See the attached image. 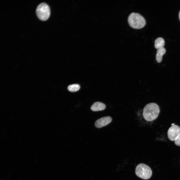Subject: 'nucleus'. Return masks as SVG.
<instances>
[{"instance_id":"obj_5","label":"nucleus","mask_w":180,"mask_h":180,"mask_svg":"<svg viewBox=\"0 0 180 180\" xmlns=\"http://www.w3.org/2000/svg\"><path fill=\"white\" fill-rule=\"evenodd\" d=\"M180 134V127L176 125L172 126L168 132V138L172 141H174Z\"/></svg>"},{"instance_id":"obj_7","label":"nucleus","mask_w":180,"mask_h":180,"mask_svg":"<svg viewBox=\"0 0 180 180\" xmlns=\"http://www.w3.org/2000/svg\"><path fill=\"white\" fill-rule=\"evenodd\" d=\"M106 108V105L100 102L94 103L90 107L91 110L94 111H98L104 110Z\"/></svg>"},{"instance_id":"obj_4","label":"nucleus","mask_w":180,"mask_h":180,"mask_svg":"<svg viewBox=\"0 0 180 180\" xmlns=\"http://www.w3.org/2000/svg\"><path fill=\"white\" fill-rule=\"evenodd\" d=\"M36 13L38 18L42 21L47 20L50 17V10L48 6L44 3H42L37 7Z\"/></svg>"},{"instance_id":"obj_1","label":"nucleus","mask_w":180,"mask_h":180,"mask_svg":"<svg viewBox=\"0 0 180 180\" xmlns=\"http://www.w3.org/2000/svg\"><path fill=\"white\" fill-rule=\"evenodd\" d=\"M160 112V108L158 105L155 103L151 102L145 106L143 110L142 115L146 120L150 122L156 118Z\"/></svg>"},{"instance_id":"obj_6","label":"nucleus","mask_w":180,"mask_h":180,"mask_svg":"<svg viewBox=\"0 0 180 180\" xmlns=\"http://www.w3.org/2000/svg\"><path fill=\"white\" fill-rule=\"evenodd\" d=\"M112 120V119L110 117L104 116L97 120L96 121L94 125L97 128H100L108 125Z\"/></svg>"},{"instance_id":"obj_9","label":"nucleus","mask_w":180,"mask_h":180,"mask_svg":"<svg viewBox=\"0 0 180 180\" xmlns=\"http://www.w3.org/2000/svg\"><path fill=\"white\" fill-rule=\"evenodd\" d=\"M164 45L165 41L162 38H158L154 41V46L155 48L156 49L163 47Z\"/></svg>"},{"instance_id":"obj_8","label":"nucleus","mask_w":180,"mask_h":180,"mask_svg":"<svg viewBox=\"0 0 180 180\" xmlns=\"http://www.w3.org/2000/svg\"><path fill=\"white\" fill-rule=\"evenodd\" d=\"M166 52V50L164 47L157 50L156 58V60L158 63H160L162 61V56Z\"/></svg>"},{"instance_id":"obj_12","label":"nucleus","mask_w":180,"mask_h":180,"mask_svg":"<svg viewBox=\"0 0 180 180\" xmlns=\"http://www.w3.org/2000/svg\"><path fill=\"white\" fill-rule=\"evenodd\" d=\"M179 19H180V11L179 12Z\"/></svg>"},{"instance_id":"obj_3","label":"nucleus","mask_w":180,"mask_h":180,"mask_svg":"<svg viewBox=\"0 0 180 180\" xmlns=\"http://www.w3.org/2000/svg\"><path fill=\"white\" fill-rule=\"evenodd\" d=\"M135 172L136 175L144 180L149 179L152 175V171L150 168L147 165L141 163L136 167Z\"/></svg>"},{"instance_id":"obj_10","label":"nucleus","mask_w":180,"mask_h":180,"mask_svg":"<svg viewBox=\"0 0 180 180\" xmlns=\"http://www.w3.org/2000/svg\"><path fill=\"white\" fill-rule=\"evenodd\" d=\"M80 88V86L78 84H73L69 85L68 89L71 92H74L78 91Z\"/></svg>"},{"instance_id":"obj_11","label":"nucleus","mask_w":180,"mask_h":180,"mask_svg":"<svg viewBox=\"0 0 180 180\" xmlns=\"http://www.w3.org/2000/svg\"><path fill=\"white\" fill-rule=\"evenodd\" d=\"M175 144L178 146H180V134L174 140Z\"/></svg>"},{"instance_id":"obj_2","label":"nucleus","mask_w":180,"mask_h":180,"mask_svg":"<svg viewBox=\"0 0 180 180\" xmlns=\"http://www.w3.org/2000/svg\"><path fill=\"white\" fill-rule=\"evenodd\" d=\"M128 21L130 26L135 29H141L146 24L144 18L137 13L132 12L130 14L128 17Z\"/></svg>"}]
</instances>
